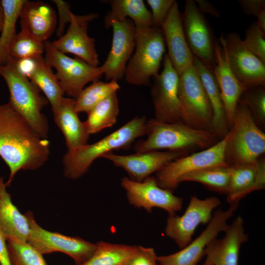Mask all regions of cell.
Returning <instances> with one entry per match:
<instances>
[{"label": "cell", "mask_w": 265, "mask_h": 265, "mask_svg": "<svg viewBox=\"0 0 265 265\" xmlns=\"http://www.w3.org/2000/svg\"><path fill=\"white\" fill-rule=\"evenodd\" d=\"M265 33L256 22L252 23L247 29L243 42L245 47L265 64Z\"/></svg>", "instance_id": "obj_38"}, {"label": "cell", "mask_w": 265, "mask_h": 265, "mask_svg": "<svg viewBox=\"0 0 265 265\" xmlns=\"http://www.w3.org/2000/svg\"><path fill=\"white\" fill-rule=\"evenodd\" d=\"M112 27L111 47L107 58L101 66L106 80L117 81L124 76L127 63L135 48V27L128 19L111 21L106 26Z\"/></svg>", "instance_id": "obj_17"}, {"label": "cell", "mask_w": 265, "mask_h": 265, "mask_svg": "<svg viewBox=\"0 0 265 265\" xmlns=\"http://www.w3.org/2000/svg\"><path fill=\"white\" fill-rule=\"evenodd\" d=\"M221 239L216 238L207 246L204 251L207 265H238L241 244L248 239L244 232L243 220L238 216L229 225Z\"/></svg>", "instance_id": "obj_21"}, {"label": "cell", "mask_w": 265, "mask_h": 265, "mask_svg": "<svg viewBox=\"0 0 265 265\" xmlns=\"http://www.w3.org/2000/svg\"><path fill=\"white\" fill-rule=\"evenodd\" d=\"M151 94L155 109V119L164 123L182 122L178 97L179 75L167 54L163 59V69L153 78Z\"/></svg>", "instance_id": "obj_11"}, {"label": "cell", "mask_w": 265, "mask_h": 265, "mask_svg": "<svg viewBox=\"0 0 265 265\" xmlns=\"http://www.w3.org/2000/svg\"><path fill=\"white\" fill-rule=\"evenodd\" d=\"M54 122L63 133L67 152L73 151L87 144L89 134L75 108V99L63 97L52 109Z\"/></svg>", "instance_id": "obj_25"}, {"label": "cell", "mask_w": 265, "mask_h": 265, "mask_svg": "<svg viewBox=\"0 0 265 265\" xmlns=\"http://www.w3.org/2000/svg\"><path fill=\"white\" fill-rule=\"evenodd\" d=\"M257 17V21L256 22L258 25L262 30L265 33V10L261 12Z\"/></svg>", "instance_id": "obj_45"}, {"label": "cell", "mask_w": 265, "mask_h": 265, "mask_svg": "<svg viewBox=\"0 0 265 265\" xmlns=\"http://www.w3.org/2000/svg\"><path fill=\"white\" fill-rule=\"evenodd\" d=\"M167 53L179 75L193 65L194 55L187 44L183 25V16L176 1L161 27Z\"/></svg>", "instance_id": "obj_20"}, {"label": "cell", "mask_w": 265, "mask_h": 265, "mask_svg": "<svg viewBox=\"0 0 265 265\" xmlns=\"http://www.w3.org/2000/svg\"><path fill=\"white\" fill-rule=\"evenodd\" d=\"M265 152V134L246 104L239 99L228 132L225 161L229 167L256 162Z\"/></svg>", "instance_id": "obj_5"}, {"label": "cell", "mask_w": 265, "mask_h": 265, "mask_svg": "<svg viewBox=\"0 0 265 265\" xmlns=\"http://www.w3.org/2000/svg\"><path fill=\"white\" fill-rule=\"evenodd\" d=\"M97 13L77 15L73 13L71 21L65 33L52 42L53 47L63 54L71 53L90 65L98 67L99 55L95 39L87 32L88 23L97 18Z\"/></svg>", "instance_id": "obj_18"}, {"label": "cell", "mask_w": 265, "mask_h": 265, "mask_svg": "<svg viewBox=\"0 0 265 265\" xmlns=\"http://www.w3.org/2000/svg\"><path fill=\"white\" fill-rule=\"evenodd\" d=\"M230 174L229 166H211L187 173L179 178L178 183L198 182L217 192L227 194Z\"/></svg>", "instance_id": "obj_33"}, {"label": "cell", "mask_w": 265, "mask_h": 265, "mask_svg": "<svg viewBox=\"0 0 265 265\" xmlns=\"http://www.w3.org/2000/svg\"><path fill=\"white\" fill-rule=\"evenodd\" d=\"M120 89L117 81H95L84 88L75 99L77 112L87 113L99 103Z\"/></svg>", "instance_id": "obj_34"}, {"label": "cell", "mask_w": 265, "mask_h": 265, "mask_svg": "<svg viewBox=\"0 0 265 265\" xmlns=\"http://www.w3.org/2000/svg\"><path fill=\"white\" fill-rule=\"evenodd\" d=\"M111 10L105 17L106 26L111 21L122 22L130 18L135 27L152 26L151 12L142 0H112L108 1Z\"/></svg>", "instance_id": "obj_29"}, {"label": "cell", "mask_w": 265, "mask_h": 265, "mask_svg": "<svg viewBox=\"0 0 265 265\" xmlns=\"http://www.w3.org/2000/svg\"><path fill=\"white\" fill-rule=\"evenodd\" d=\"M58 13V22L56 27V35L59 37L63 35L65 26L71 21L72 12L70 10V5L62 0H53Z\"/></svg>", "instance_id": "obj_40"}, {"label": "cell", "mask_w": 265, "mask_h": 265, "mask_svg": "<svg viewBox=\"0 0 265 265\" xmlns=\"http://www.w3.org/2000/svg\"><path fill=\"white\" fill-rule=\"evenodd\" d=\"M11 265H47L43 255L27 242L6 240Z\"/></svg>", "instance_id": "obj_36"}, {"label": "cell", "mask_w": 265, "mask_h": 265, "mask_svg": "<svg viewBox=\"0 0 265 265\" xmlns=\"http://www.w3.org/2000/svg\"><path fill=\"white\" fill-rule=\"evenodd\" d=\"M227 138L228 133L208 148L182 156L168 163L156 172L158 185L172 191L178 186L179 178L187 173L211 166H228L225 161Z\"/></svg>", "instance_id": "obj_10"}, {"label": "cell", "mask_w": 265, "mask_h": 265, "mask_svg": "<svg viewBox=\"0 0 265 265\" xmlns=\"http://www.w3.org/2000/svg\"><path fill=\"white\" fill-rule=\"evenodd\" d=\"M21 29L45 43L56 29V13L48 3L26 0L19 15Z\"/></svg>", "instance_id": "obj_23"}, {"label": "cell", "mask_w": 265, "mask_h": 265, "mask_svg": "<svg viewBox=\"0 0 265 265\" xmlns=\"http://www.w3.org/2000/svg\"><path fill=\"white\" fill-rule=\"evenodd\" d=\"M238 205V203H233L226 211L220 209L216 211L206 228L196 239L178 252L157 256L156 261L161 265H198L208 244L219 233L227 229L229 225L227 221L233 216Z\"/></svg>", "instance_id": "obj_16"}, {"label": "cell", "mask_w": 265, "mask_h": 265, "mask_svg": "<svg viewBox=\"0 0 265 265\" xmlns=\"http://www.w3.org/2000/svg\"><path fill=\"white\" fill-rule=\"evenodd\" d=\"M231 167L230 181L227 191V201L238 203L248 194L262 189L265 186V160Z\"/></svg>", "instance_id": "obj_24"}, {"label": "cell", "mask_w": 265, "mask_h": 265, "mask_svg": "<svg viewBox=\"0 0 265 265\" xmlns=\"http://www.w3.org/2000/svg\"><path fill=\"white\" fill-rule=\"evenodd\" d=\"M0 75L4 80L9 92L8 103L30 124L43 138L47 139L49 124L42 112L48 100L40 90L19 69L17 60L10 57L0 66Z\"/></svg>", "instance_id": "obj_4"}, {"label": "cell", "mask_w": 265, "mask_h": 265, "mask_svg": "<svg viewBox=\"0 0 265 265\" xmlns=\"http://www.w3.org/2000/svg\"><path fill=\"white\" fill-rule=\"evenodd\" d=\"M240 99L249 107L256 122L264 124L265 122V89L264 86L248 88Z\"/></svg>", "instance_id": "obj_37"}, {"label": "cell", "mask_w": 265, "mask_h": 265, "mask_svg": "<svg viewBox=\"0 0 265 265\" xmlns=\"http://www.w3.org/2000/svg\"><path fill=\"white\" fill-rule=\"evenodd\" d=\"M195 2L198 4V8L203 13H206L216 17H220V12L211 2L205 0H196Z\"/></svg>", "instance_id": "obj_43"}, {"label": "cell", "mask_w": 265, "mask_h": 265, "mask_svg": "<svg viewBox=\"0 0 265 265\" xmlns=\"http://www.w3.org/2000/svg\"><path fill=\"white\" fill-rule=\"evenodd\" d=\"M4 19V10L2 5L1 1L0 0V32L3 27Z\"/></svg>", "instance_id": "obj_46"}, {"label": "cell", "mask_w": 265, "mask_h": 265, "mask_svg": "<svg viewBox=\"0 0 265 265\" xmlns=\"http://www.w3.org/2000/svg\"><path fill=\"white\" fill-rule=\"evenodd\" d=\"M119 112L116 93L109 95L97 104L87 114L83 122L87 133L90 135L99 132L114 125Z\"/></svg>", "instance_id": "obj_31"}, {"label": "cell", "mask_w": 265, "mask_h": 265, "mask_svg": "<svg viewBox=\"0 0 265 265\" xmlns=\"http://www.w3.org/2000/svg\"><path fill=\"white\" fill-rule=\"evenodd\" d=\"M96 244L92 255L80 265H126L136 253L139 247L103 241Z\"/></svg>", "instance_id": "obj_30"}, {"label": "cell", "mask_w": 265, "mask_h": 265, "mask_svg": "<svg viewBox=\"0 0 265 265\" xmlns=\"http://www.w3.org/2000/svg\"><path fill=\"white\" fill-rule=\"evenodd\" d=\"M186 155V152L168 150L149 151L128 155H119L111 152L105 154L102 158L124 169L131 179L141 182L168 163Z\"/></svg>", "instance_id": "obj_19"}, {"label": "cell", "mask_w": 265, "mask_h": 265, "mask_svg": "<svg viewBox=\"0 0 265 265\" xmlns=\"http://www.w3.org/2000/svg\"><path fill=\"white\" fill-rule=\"evenodd\" d=\"M50 143L8 102L0 104V157L9 167V186L21 170H34L49 159Z\"/></svg>", "instance_id": "obj_1"}, {"label": "cell", "mask_w": 265, "mask_h": 265, "mask_svg": "<svg viewBox=\"0 0 265 265\" xmlns=\"http://www.w3.org/2000/svg\"><path fill=\"white\" fill-rule=\"evenodd\" d=\"M27 77L43 92L52 109L64 97L65 92L60 82L43 56L35 59L34 66Z\"/></svg>", "instance_id": "obj_28"}, {"label": "cell", "mask_w": 265, "mask_h": 265, "mask_svg": "<svg viewBox=\"0 0 265 265\" xmlns=\"http://www.w3.org/2000/svg\"><path fill=\"white\" fill-rule=\"evenodd\" d=\"M203 265H207L203 264Z\"/></svg>", "instance_id": "obj_47"}, {"label": "cell", "mask_w": 265, "mask_h": 265, "mask_svg": "<svg viewBox=\"0 0 265 265\" xmlns=\"http://www.w3.org/2000/svg\"><path fill=\"white\" fill-rule=\"evenodd\" d=\"M215 63L212 72L218 84L223 102L228 127H231L237 104L248 88L236 77L232 72L220 43L215 44Z\"/></svg>", "instance_id": "obj_22"}, {"label": "cell", "mask_w": 265, "mask_h": 265, "mask_svg": "<svg viewBox=\"0 0 265 265\" xmlns=\"http://www.w3.org/2000/svg\"><path fill=\"white\" fill-rule=\"evenodd\" d=\"M193 66L196 70L210 101L213 112L211 132L222 139L229 131L220 89L212 71L194 56Z\"/></svg>", "instance_id": "obj_26"}, {"label": "cell", "mask_w": 265, "mask_h": 265, "mask_svg": "<svg viewBox=\"0 0 265 265\" xmlns=\"http://www.w3.org/2000/svg\"><path fill=\"white\" fill-rule=\"evenodd\" d=\"M121 185L126 191L130 204L143 208L149 212L153 208H159L169 214H174L182 207V199L174 195L171 190L160 187L154 177L149 176L141 182L124 177Z\"/></svg>", "instance_id": "obj_14"}, {"label": "cell", "mask_w": 265, "mask_h": 265, "mask_svg": "<svg viewBox=\"0 0 265 265\" xmlns=\"http://www.w3.org/2000/svg\"><path fill=\"white\" fill-rule=\"evenodd\" d=\"M182 16L185 36L191 51L212 71L215 63V42L207 21L194 0H186Z\"/></svg>", "instance_id": "obj_15"}, {"label": "cell", "mask_w": 265, "mask_h": 265, "mask_svg": "<svg viewBox=\"0 0 265 265\" xmlns=\"http://www.w3.org/2000/svg\"><path fill=\"white\" fill-rule=\"evenodd\" d=\"M234 74L244 86L249 88L265 84V64L244 45L236 33L219 38Z\"/></svg>", "instance_id": "obj_12"}, {"label": "cell", "mask_w": 265, "mask_h": 265, "mask_svg": "<svg viewBox=\"0 0 265 265\" xmlns=\"http://www.w3.org/2000/svg\"><path fill=\"white\" fill-rule=\"evenodd\" d=\"M44 52V43L22 30L17 33L10 48V56L16 60L36 59Z\"/></svg>", "instance_id": "obj_35"}, {"label": "cell", "mask_w": 265, "mask_h": 265, "mask_svg": "<svg viewBox=\"0 0 265 265\" xmlns=\"http://www.w3.org/2000/svg\"><path fill=\"white\" fill-rule=\"evenodd\" d=\"M3 178L0 177V231L6 240L27 242L29 228L27 219L12 202Z\"/></svg>", "instance_id": "obj_27"}, {"label": "cell", "mask_w": 265, "mask_h": 265, "mask_svg": "<svg viewBox=\"0 0 265 265\" xmlns=\"http://www.w3.org/2000/svg\"><path fill=\"white\" fill-rule=\"evenodd\" d=\"M0 265H11L6 240L0 231Z\"/></svg>", "instance_id": "obj_44"}, {"label": "cell", "mask_w": 265, "mask_h": 265, "mask_svg": "<svg viewBox=\"0 0 265 265\" xmlns=\"http://www.w3.org/2000/svg\"><path fill=\"white\" fill-rule=\"evenodd\" d=\"M25 215L29 228L27 242L43 255L62 252L71 257L76 265H80L87 260L96 250V243L79 237L49 231L36 222L32 212L28 211Z\"/></svg>", "instance_id": "obj_9"}, {"label": "cell", "mask_w": 265, "mask_h": 265, "mask_svg": "<svg viewBox=\"0 0 265 265\" xmlns=\"http://www.w3.org/2000/svg\"><path fill=\"white\" fill-rule=\"evenodd\" d=\"M145 140L134 145L136 153L167 150L187 152L204 150L215 144L218 139L211 131L193 128L183 122L164 123L154 118L145 123Z\"/></svg>", "instance_id": "obj_3"}, {"label": "cell", "mask_w": 265, "mask_h": 265, "mask_svg": "<svg viewBox=\"0 0 265 265\" xmlns=\"http://www.w3.org/2000/svg\"><path fill=\"white\" fill-rule=\"evenodd\" d=\"M215 197L204 199L192 196L189 204L181 216L169 214L164 230L165 235L173 239L181 249L186 246L198 225L209 223L212 218V212L220 205Z\"/></svg>", "instance_id": "obj_13"}, {"label": "cell", "mask_w": 265, "mask_h": 265, "mask_svg": "<svg viewBox=\"0 0 265 265\" xmlns=\"http://www.w3.org/2000/svg\"><path fill=\"white\" fill-rule=\"evenodd\" d=\"M135 51L127 65L126 81L135 85H149L151 79L159 74L165 53L161 28L135 27Z\"/></svg>", "instance_id": "obj_6"}, {"label": "cell", "mask_w": 265, "mask_h": 265, "mask_svg": "<svg viewBox=\"0 0 265 265\" xmlns=\"http://www.w3.org/2000/svg\"><path fill=\"white\" fill-rule=\"evenodd\" d=\"M151 8L152 26L161 28L170 9L176 1L174 0H147Z\"/></svg>", "instance_id": "obj_39"}, {"label": "cell", "mask_w": 265, "mask_h": 265, "mask_svg": "<svg viewBox=\"0 0 265 265\" xmlns=\"http://www.w3.org/2000/svg\"><path fill=\"white\" fill-rule=\"evenodd\" d=\"M238 1L244 13L248 15L257 17L265 10V0H239Z\"/></svg>", "instance_id": "obj_42"}, {"label": "cell", "mask_w": 265, "mask_h": 265, "mask_svg": "<svg viewBox=\"0 0 265 265\" xmlns=\"http://www.w3.org/2000/svg\"><path fill=\"white\" fill-rule=\"evenodd\" d=\"M44 45V59L56 70V77L69 97L76 99L87 83L98 80L104 75L101 66H93L78 57H69L57 51L49 41Z\"/></svg>", "instance_id": "obj_8"}, {"label": "cell", "mask_w": 265, "mask_h": 265, "mask_svg": "<svg viewBox=\"0 0 265 265\" xmlns=\"http://www.w3.org/2000/svg\"><path fill=\"white\" fill-rule=\"evenodd\" d=\"M146 121L144 116H136L98 141L67 152L62 159L64 176L72 180L78 179L97 158L114 150L129 148L136 138L145 135Z\"/></svg>", "instance_id": "obj_2"}, {"label": "cell", "mask_w": 265, "mask_h": 265, "mask_svg": "<svg viewBox=\"0 0 265 265\" xmlns=\"http://www.w3.org/2000/svg\"><path fill=\"white\" fill-rule=\"evenodd\" d=\"M156 257L153 248L139 246L136 253L126 265H156Z\"/></svg>", "instance_id": "obj_41"}, {"label": "cell", "mask_w": 265, "mask_h": 265, "mask_svg": "<svg viewBox=\"0 0 265 265\" xmlns=\"http://www.w3.org/2000/svg\"><path fill=\"white\" fill-rule=\"evenodd\" d=\"M26 0H1L4 19L0 35V66L11 57L10 48L17 34L16 26L21 9Z\"/></svg>", "instance_id": "obj_32"}, {"label": "cell", "mask_w": 265, "mask_h": 265, "mask_svg": "<svg viewBox=\"0 0 265 265\" xmlns=\"http://www.w3.org/2000/svg\"><path fill=\"white\" fill-rule=\"evenodd\" d=\"M178 97L182 122L193 128L211 132L212 109L193 65L179 75Z\"/></svg>", "instance_id": "obj_7"}]
</instances>
